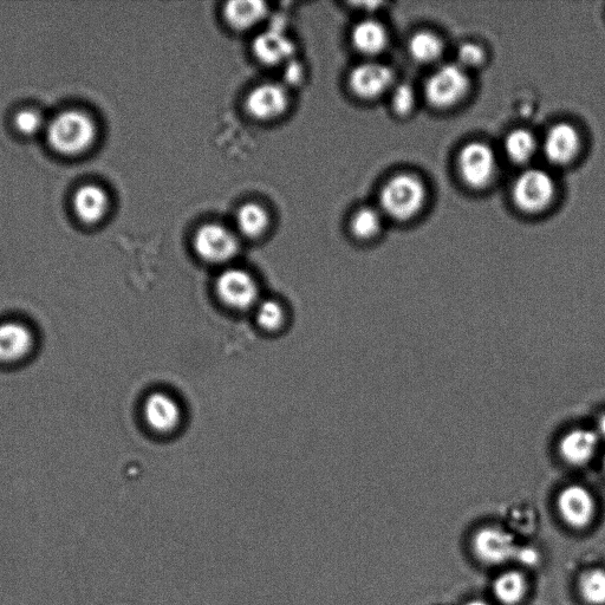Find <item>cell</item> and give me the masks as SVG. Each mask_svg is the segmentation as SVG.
<instances>
[{"label":"cell","instance_id":"ba28073f","mask_svg":"<svg viewBox=\"0 0 605 605\" xmlns=\"http://www.w3.org/2000/svg\"><path fill=\"white\" fill-rule=\"evenodd\" d=\"M518 548L515 537L496 526L480 529L472 541L474 555L481 563L492 567L515 561Z\"/></svg>","mask_w":605,"mask_h":605},{"label":"cell","instance_id":"cb8c5ba5","mask_svg":"<svg viewBox=\"0 0 605 605\" xmlns=\"http://www.w3.org/2000/svg\"><path fill=\"white\" fill-rule=\"evenodd\" d=\"M382 229L381 213L374 207H361L350 221V230L360 240L373 239Z\"/></svg>","mask_w":605,"mask_h":605},{"label":"cell","instance_id":"4fadbf2b","mask_svg":"<svg viewBox=\"0 0 605 605\" xmlns=\"http://www.w3.org/2000/svg\"><path fill=\"white\" fill-rule=\"evenodd\" d=\"M601 444L595 429L575 428L559 441L558 452L565 464L582 467L595 459Z\"/></svg>","mask_w":605,"mask_h":605},{"label":"cell","instance_id":"83f0119b","mask_svg":"<svg viewBox=\"0 0 605 605\" xmlns=\"http://www.w3.org/2000/svg\"><path fill=\"white\" fill-rule=\"evenodd\" d=\"M416 94L411 84L402 83L394 89L392 103L399 115L411 113L415 107Z\"/></svg>","mask_w":605,"mask_h":605},{"label":"cell","instance_id":"44dd1931","mask_svg":"<svg viewBox=\"0 0 605 605\" xmlns=\"http://www.w3.org/2000/svg\"><path fill=\"white\" fill-rule=\"evenodd\" d=\"M526 589L525 577L519 571L509 570L500 574L493 583V595L504 605H517L523 600Z\"/></svg>","mask_w":605,"mask_h":605},{"label":"cell","instance_id":"ffe728a7","mask_svg":"<svg viewBox=\"0 0 605 605\" xmlns=\"http://www.w3.org/2000/svg\"><path fill=\"white\" fill-rule=\"evenodd\" d=\"M236 223L240 234L246 238L257 239L269 231L271 218L264 206L247 203L239 207Z\"/></svg>","mask_w":605,"mask_h":605},{"label":"cell","instance_id":"603a6c76","mask_svg":"<svg viewBox=\"0 0 605 605\" xmlns=\"http://www.w3.org/2000/svg\"><path fill=\"white\" fill-rule=\"evenodd\" d=\"M408 50L414 61L427 64L439 60L444 43L431 31H419L409 39Z\"/></svg>","mask_w":605,"mask_h":605},{"label":"cell","instance_id":"484cf974","mask_svg":"<svg viewBox=\"0 0 605 605\" xmlns=\"http://www.w3.org/2000/svg\"><path fill=\"white\" fill-rule=\"evenodd\" d=\"M580 594L589 605H605V570L584 572L580 580Z\"/></svg>","mask_w":605,"mask_h":605},{"label":"cell","instance_id":"d4e9b609","mask_svg":"<svg viewBox=\"0 0 605 605\" xmlns=\"http://www.w3.org/2000/svg\"><path fill=\"white\" fill-rule=\"evenodd\" d=\"M256 320L260 328L269 333L282 330L286 323V309L276 299H262L257 305Z\"/></svg>","mask_w":605,"mask_h":605},{"label":"cell","instance_id":"277c9868","mask_svg":"<svg viewBox=\"0 0 605 605\" xmlns=\"http://www.w3.org/2000/svg\"><path fill=\"white\" fill-rule=\"evenodd\" d=\"M214 288L219 301L234 311L255 309L262 301L257 279L244 269H225L218 276Z\"/></svg>","mask_w":605,"mask_h":605},{"label":"cell","instance_id":"30bf717a","mask_svg":"<svg viewBox=\"0 0 605 605\" xmlns=\"http://www.w3.org/2000/svg\"><path fill=\"white\" fill-rule=\"evenodd\" d=\"M290 106V95L284 84L263 83L250 91L245 107L257 121H272L283 116Z\"/></svg>","mask_w":605,"mask_h":605},{"label":"cell","instance_id":"5bb4252c","mask_svg":"<svg viewBox=\"0 0 605 605\" xmlns=\"http://www.w3.org/2000/svg\"><path fill=\"white\" fill-rule=\"evenodd\" d=\"M581 138L577 129L567 122L557 123L546 133L543 151L552 165L570 164L580 153Z\"/></svg>","mask_w":605,"mask_h":605},{"label":"cell","instance_id":"4dcf8cb0","mask_svg":"<svg viewBox=\"0 0 605 605\" xmlns=\"http://www.w3.org/2000/svg\"><path fill=\"white\" fill-rule=\"evenodd\" d=\"M288 67L285 69L286 82L290 84H297L301 82L303 78V67L298 62L290 61Z\"/></svg>","mask_w":605,"mask_h":605},{"label":"cell","instance_id":"6da1fadb","mask_svg":"<svg viewBox=\"0 0 605 605\" xmlns=\"http://www.w3.org/2000/svg\"><path fill=\"white\" fill-rule=\"evenodd\" d=\"M97 138L95 121L80 110H67L52 119L48 126L49 145L55 152L76 156L89 151Z\"/></svg>","mask_w":605,"mask_h":605},{"label":"cell","instance_id":"7402d4cb","mask_svg":"<svg viewBox=\"0 0 605 605\" xmlns=\"http://www.w3.org/2000/svg\"><path fill=\"white\" fill-rule=\"evenodd\" d=\"M504 148L512 162L524 165L536 155L538 142L529 130L516 129L506 136Z\"/></svg>","mask_w":605,"mask_h":605},{"label":"cell","instance_id":"52a82bcc","mask_svg":"<svg viewBox=\"0 0 605 605\" xmlns=\"http://www.w3.org/2000/svg\"><path fill=\"white\" fill-rule=\"evenodd\" d=\"M461 179L472 188H484L491 184L497 172V159L487 143L474 141L461 149L458 158Z\"/></svg>","mask_w":605,"mask_h":605},{"label":"cell","instance_id":"836d02e7","mask_svg":"<svg viewBox=\"0 0 605 605\" xmlns=\"http://www.w3.org/2000/svg\"><path fill=\"white\" fill-rule=\"evenodd\" d=\"M602 467H603V471H604V474H605V453H604L603 458H602Z\"/></svg>","mask_w":605,"mask_h":605},{"label":"cell","instance_id":"7c38bea8","mask_svg":"<svg viewBox=\"0 0 605 605\" xmlns=\"http://www.w3.org/2000/svg\"><path fill=\"white\" fill-rule=\"evenodd\" d=\"M143 418L155 433L171 434L181 425L182 409L171 394L154 392L143 403Z\"/></svg>","mask_w":605,"mask_h":605},{"label":"cell","instance_id":"f1b7e54d","mask_svg":"<svg viewBox=\"0 0 605 605\" xmlns=\"http://www.w3.org/2000/svg\"><path fill=\"white\" fill-rule=\"evenodd\" d=\"M459 65L463 68L479 67L485 61V51L478 44L465 43L458 50Z\"/></svg>","mask_w":605,"mask_h":605},{"label":"cell","instance_id":"d6986e66","mask_svg":"<svg viewBox=\"0 0 605 605\" xmlns=\"http://www.w3.org/2000/svg\"><path fill=\"white\" fill-rule=\"evenodd\" d=\"M351 41L357 51L366 56H376L385 51L388 45V32L379 21L364 19L355 25Z\"/></svg>","mask_w":605,"mask_h":605},{"label":"cell","instance_id":"e0dca14e","mask_svg":"<svg viewBox=\"0 0 605 605\" xmlns=\"http://www.w3.org/2000/svg\"><path fill=\"white\" fill-rule=\"evenodd\" d=\"M78 219L87 225L100 223L109 210V197L102 187L89 184L76 191L73 199Z\"/></svg>","mask_w":605,"mask_h":605},{"label":"cell","instance_id":"7a4b0ae2","mask_svg":"<svg viewBox=\"0 0 605 605\" xmlns=\"http://www.w3.org/2000/svg\"><path fill=\"white\" fill-rule=\"evenodd\" d=\"M427 190L424 182L413 174H399L386 182L380 194L383 212L395 220H409L424 207Z\"/></svg>","mask_w":605,"mask_h":605},{"label":"cell","instance_id":"9a60e30c","mask_svg":"<svg viewBox=\"0 0 605 605\" xmlns=\"http://www.w3.org/2000/svg\"><path fill=\"white\" fill-rule=\"evenodd\" d=\"M34 346V333L28 325L15 321L0 323V363L23 361Z\"/></svg>","mask_w":605,"mask_h":605},{"label":"cell","instance_id":"8992f818","mask_svg":"<svg viewBox=\"0 0 605 605\" xmlns=\"http://www.w3.org/2000/svg\"><path fill=\"white\" fill-rule=\"evenodd\" d=\"M470 86L465 68L459 64L442 65L426 82V100L435 108L452 107L464 99Z\"/></svg>","mask_w":605,"mask_h":605},{"label":"cell","instance_id":"ac0fdd59","mask_svg":"<svg viewBox=\"0 0 605 605\" xmlns=\"http://www.w3.org/2000/svg\"><path fill=\"white\" fill-rule=\"evenodd\" d=\"M269 6L258 0H236L225 5L224 17L233 30L247 31L255 28L268 16Z\"/></svg>","mask_w":605,"mask_h":605},{"label":"cell","instance_id":"d6a6232c","mask_svg":"<svg viewBox=\"0 0 605 605\" xmlns=\"http://www.w3.org/2000/svg\"><path fill=\"white\" fill-rule=\"evenodd\" d=\"M464 605H490V603H487L484 600H479V598H476V600L468 601Z\"/></svg>","mask_w":605,"mask_h":605},{"label":"cell","instance_id":"3957f363","mask_svg":"<svg viewBox=\"0 0 605 605\" xmlns=\"http://www.w3.org/2000/svg\"><path fill=\"white\" fill-rule=\"evenodd\" d=\"M556 194L554 178L544 169L530 168L519 175L512 188L513 203L526 213L546 210Z\"/></svg>","mask_w":605,"mask_h":605},{"label":"cell","instance_id":"2e32d148","mask_svg":"<svg viewBox=\"0 0 605 605\" xmlns=\"http://www.w3.org/2000/svg\"><path fill=\"white\" fill-rule=\"evenodd\" d=\"M258 61L270 65L286 64L295 55L294 41L278 28H270L259 34L252 45Z\"/></svg>","mask_w":605,"mask_h":605},{"label":"cell","instance_id":"8fae6325","mask_svg":"<svg viewBox=\"0 0 605 605\" xmlns=\"http://www.w3.org/2000/svg\"><path fill=\"white\" fill-rule=\"evenodd\" d=\"M394 73L386 64L367 62L357 65L349 76L351 91L362 100H374L393 86Z\"/></svg>","mask_w":605,"mask_h":605},{"label":"cell","instance_id":"f546056e","mask_svg":"<svg viewBox=\"0 0 605 605\" xmlns=\"http://www.w3.org/2000/svg\"><path fill=\"white\" fill-rule=\"evenodd\" d=\"M538 551L536 549L531 548V546H519L515 561L524 565V567H536L539 562Z\"/></svg>","mask_w":605,"mask_h":605},{"label":"cell","instance_id":"1f68e13d","mask_svg":"<svg viewBox=\"0 0 605 605\" xmlns=\"http://www.w3.org/2000/svg\"><path fill=\"white\" fill-rule=\"evenodd\" d=\"M595 432L600 438L602 444H605V413L598 416Z\"/></svg>","mask_w":605,"mask_h":605},{"label":"cell","instance_id":"5b68a950","mask_svg":"<svg viewBox=\"0 0 605 605\" xmlns=\"http://www.w3.org/2000/svg\"><path fill=\"white\" fill-rule=\"evenodd\" d=\"M193 246L197 255L212 265L229 264L240 251L237 234L217 223L200 226L194 234Z\"/></svg>","mask_w":605,"mask_h":605},{"label":"cell","instance_id":"9c48e42d","mask_svg":"<svg viewBox=\"0 0 605 605\" xmlns=\"http://www.w3.org/2000/svg\"><path fill=\"white\" fill-rule=\"evenodd\" d=\"M557 509L563 522L572 529L587 528L596 515V500L587 487L569 485L557 497Z\"/></svg>","mask_w":605,"mask_h":605},{"label":"cell","instance_id":"4316f807","mask_svg":"<svg viewBox=\"0 0 605 605\" xmlns=\"http://www.w3.org/2000/svg\"><path fill=\"white\" fill-rule=\"evenodd\" d=\"M15 126L23 135H36L44 126L43 115L35 109H24L16 115Z\"/></svg>","mask_w":605,"mask_h":605}]
</instances>
